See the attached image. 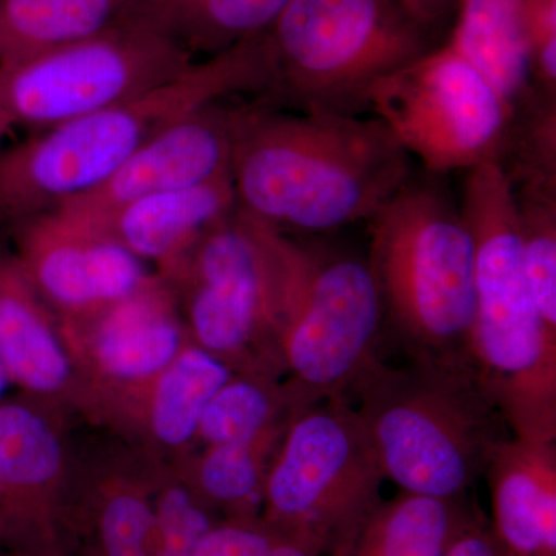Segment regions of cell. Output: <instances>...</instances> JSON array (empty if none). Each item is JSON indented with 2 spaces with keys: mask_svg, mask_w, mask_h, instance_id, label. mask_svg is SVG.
Listing matches in <instances>:
<instances>
[{
  "mask_svg": "<svg viewBox=\"0 0 556 556\" xmlns=\"http://www.w3.org/2000/svg\"><path fill=\"white\" fill-rule=\"evenodd\" d=\"M378 118L273 108L249 98L233 144L237 211L276 232L369 222L412 177Z\"/></svg>",
  "mask_w": 556,
  "mask_h": 556,
  "instance_id": "6da1fadb",
  "label": "cell"
},
{
  "mask_svg": "<svg viewBox=\"0 0 556 556\" xmlns=\"http://www.w3.org/2000/svg\"><path fill=\"white\" fill-rule=\"evenodd\" d=\"M265 35L193 62L179 78L0 148V228L56 211L104 185L142 144L181 116L228 98H260Z\"/></svg>",
  "mask_w": 556,
  "mask_h": 556,
  "instance_id": "7a4b0ae2",
  "label": "cell"
},
{
  "mask_svg": "<svg viewBox=\"0 0 556 556\" xmlns=\"http://www.w3.org/2000/svg\"><path fill=\"white\" fill-rule=\"evenodd\" d=\"M464 219L475 244V372L511 434L556 441V334L530 294L514 185L497 161L467 170Z\"/></svg>",
  "mask_w": 556,
  "mask_h": 556,
  "instance_id": "3957f363",
  "label": "cell"
},
{
  "mask_svg": "<svg viewBox=\"0 0 556 556\" xmlns=\"http://www.w3.org/2000/svg\"><path fill=\"white\" fill-rule=\"evenodd\" d=\"M369 232L383 321L408 358L475 371V244L447 190L412 175Z\"/></svg>",
  "mask_w": 556,
  "mask_h": 556,
  "instance_id": "277c9868",
  "label": "cell"
},
{
  "mask_svg": "<svg viewBox=\"0 0 556 556\" xmlns=\"http://www.w3.org/2000/svg\"><path fill=\"white\" fill-rule=\"evenodd\" d=\"M351 394L386 479L402 492L467 497L511 437L471 369L408 358L379 361Z\"/></svg>",
  "mask_w": 556,
  "mask_h": 556,
  "instance_id": "5b68a950",
  "label": "cell"
},
{
  "mask_svg": "<svg viewBox=\"0 0 556 556\" xmlns=\"http://www.w3.org/2000/svg\"><path fill=\"white\" fill-rule=\"evenodd\" d=\"M428 35L394 0H291L265 35L258 101L362 115L380 79L431 50Z\"/></svg>",
  "mask_w": 556,
  "mask_h": 556,
  "instance_id": "8992f818",
  "label": "cell"
},
{
  "mask_svg": "<svg viewBox=\"0 0 556 556\" xmlns=\"http://www.w3.org/2000/svg\"><path fill=\"white\" fill-rule=\"evenodd\" d=\"M265 228V226H263ZM268 230L276 328L298 412L348 397L379 361L382 303L367 260L302 247Z\"/></svg>",
  "mask_w": 556,
  "mask_h": 556,
  "instance_id": "52a82bcc",
  "label": "cell"
},
{
  "mask_svg": "<svg viewBox=\"0 0 556 556\" xmlns=\"http://www.w3.org/2000/svg\"><path fill=\"white\" fill-rule=\"evenodd\" d=\"M386 475L357 408L325 399L285 431L265 479L266 525L318 556H343L382 503Z\"/></svg>",
  "mask_w": 556,
  "mask_h": 556,
  "instance_id": "ba28073f",
  "label": "cell"
},
{
  "mask_svg": "<svg viewBox=\"0 0 556 556\" xmlns=\"http://www.w3.org/2000/svg\"><path fill=\"white\" fill-rule=\"evenodd\" d=\"M193 62L159 33L118 21L91 38L0 68V101L11 127L36 134L137 100Z\"/></svg>",
  "mask_w": 556,
  "mask_h": 556,
  "instance_id": "9c48e42d",
  "label": "cell"
},
{
  "mask_svg": "<svg viewBox=\"0 0 556 556\" xmlns=\"http://www.w3.org/2000/svg\"><path fill=\"white\" fill-rule=\"evenodd\" d=\"M367 110L433 175L500 161L515 118L500 91L448 43L380 79Z\"/></svg>",
  "mask_w": 556,
  "mask_h": 556,
  "instance_id": "30bf717a",
  "label": "cell"
},
{
  "mask_svg": "<svg viewBox=\"0 0 556 556\" xmlns=\"http://www.w3.org/2000/svg\"><path fill=\"white\" fill-rule=\"evenodd\" d=\"M192 249L189 314L201 345L239 353L263 324L276 328L273 258L262 225L236 208Z\"/></svg>",
  "mask_w": 556,
  "mask_h": 556,
  "instance_id": "8fae6325",
  "label": "cell"
},
{
  "mask_svg": "<svg viewBox=\"0 0 556 556\" xmlns=\"http://www.w3.org/2000/svg\"><path fill=\"white\" fill-rule=\"evenodd\" d=\"M247 101L228 98L211 102L174 121L142 144L104 185L56 211L80 219L97 218L141 197L193 188L230 175Z\"/></svg>",
  "mask_w": 556,
  "mask_h": 556,
  "instance_id": "7c38bea8",
  "label": "cell"
},
{
  "mask_svg": "<svg viewBox=\"0 0 556 556\" xmlns=\"http://www.w3.org/2000/svg\"><path fill=\"white\" fill-rule=\"evenodd\" d=\"M33 280L53 302L80 309L130 298L144 285L138 257L104 232L53 211L11 228Z\"/></svg>",
  "mask_w": 556,
  "mask_h": 556,
  "instance_id": "4fadbf2b",
  "label": "cell"
},
{
  "mask_svg": "<svg viewBox=\"0 0 556 556\" xmlns=\"http://www.w3.org/2000/svg\"><path fill=\"white\" fill-rule=\"evenodd\" d=\"M490 530L508 556H556V441L511 434L486 464Z\"/></svg>",
  "mask_w": 556,
  "mask_h": 556,
  "instance_id": "5bb4252c",
  "label": "cell"
},
{
  "mask_svg": "<svg viewBox=\"0 0 556 556\" xmlns=\"http://www.w3.org/2000/svg\"><path fill=\"white\" fill-rule=\"evenodd\" d=\"M236 208L232 179L226 175L193 188L141 197L101 217L76 219L118 241L135 257L166 260L192 248Z\"/></svg>",
  "mask_w": 556,
  "mask_h": 556,
  "instance_id": "9a60e30c",
  "label": "cell"
},
{
  "mask_svg": "<svg viewBox=\"0 0 556 556\" xmlns=\"http://www.w3.org/2000/svg\"><path fill=\"white\" fill-rule=\"evenodd\" d=\"M291 0H131L119 21L159 33L192 60L217 56L270 30Z\"/></svg>",
  "mask_w": 556,
  "mask_h": 556,
  "instance_id": "2e32d148",
  "label": "cell"
},
{
  "mask_svg": "<svg viewBox=\"0 0 556 556\" xmlns=\"http://www.w3.org/2000/svg\"><path fill=\"white\" fill-rule=\"evenodd\" d=\"M484 521L467 497L399 492L382 501L343 556H444L457 538Z\"/></svg>",
  "mask_w": 556,
  "mask_h": 556,
  "instance_id": "e0dca14e",
  "label": "cell"
},
{
  "mask_svg": "<svg viewBox=\"0 0 556 556\" xmlns=\"http://www.w3.org/2000/svg\"><path fill=\"white\" fill-rule=\"evenodd\" d=\"M526 9L527 0H460L448 42L514 109L532 90Z\"/></svg>",
  "mask_w": 556,
  "mask_h": 556,
  "instance_id": "ac0fdd59",
  "label": "cell"
},
{
  "mask_svg": "<svg viewBox=\"0 0 556 556\" xmlns=\"http://www.w3.org/2000/svg\"><path fill=\"white\" fill-rule=\"evenodd\" d=\"M131 0H0V68L91 38Z\"/></svg>",
  "mask_w": 556,
  "mask_h": 556,
  "instance_id": "d6986e66",
  "label": "cell"
},
{
  "mask_svg": "<svg viewBox=\"0 0 556 556\" xmlns=\"http://www.w3.org/2000/svg\"><path fill=\"white\" fill-rule=\"evenodd\" d=\"M0 358L9 378L33 391L58 390L67 380V357L31 302L22 269L2 252Z\"/></svg>",
  "mask_w": 556,
  "mask_h": 556,
  "instance_id": "ffe728a7",
  "label": "cell"
},
{
  "mask_svg": "<svg viewBox=\"0 0 556 556\" xmlns=\"http://www.w3.org/2000/svg\"><path fill=\"white\" fill-rule=\"evenodd\" d=\"M178 345L179 331L167 303L144 289L115 303L102 318L97 338L102 367L124 379L160 371L169 365Z\"/></svg>",
  "mask_w": 556,
  "mask_h": 556,
  "instance_id": "44dd1931",
  "label": "cell"
},
{
  "mask_svg": "<svg viewBox=\"0 0 556 556\" xmlns=\"http://www.w3.org/2000/svg\"><path fill=\"white\" fill-rule=\"evenodd\" d=\"M230 380L229 368L203 350H189L160 380L153 402L156 437L169 445L185 444L199 430L208 402Z\"/></svg>",
  "mask_w": 556,
  "mask_h": 556,
  "instance_id": "7402d4cb",
  "label": "cell"
},
{
  "mask_svg": "<svg viewBox=\"0 0 556 556\" xmlns=\"http://www.w3.org/2000/svg\"><path fill=\"white\" fill-rule=\"evenodd\" d=\"M61 466L50 427L24 405H0V525L11 500L47 484Z\"/></svg>",
  "mask_w": 556,
  "mask_h": 556,
  "instance_id": "603a6c76",
  "label": "cell"
},
{
  "mask_svg": "<svg viewBox=\"0 0 556 556\" xmlns=\"http://www.w3.org/2000/svg\"><path fill=\"white\" fill-rule=\"evenodd\" d=\"M514 190L527 283L541 320L556 334V182H521Z\"/></svg>",
  "mask_w": 556,
  "mask_h": 556,
  "instance_id": "cb8c5ba5",
  "label": "cell"
},
{
  "mask_svg": "<svg viewBox=\"0 0 556 556\" xmlns=\"http://www.w3.org/2000/svg\"><path fill=\"white\" fill-rule=\"evenodd\" d=\"M274 416L273 396L251 380H229L208 402L199 430L212 445L254 444L265 439Z\"/></svg>",
  "mask_w": 556,
  "mask_h": 556,
  "instance_id": "d4e9b609",
  "label": "cell"
},
{
  "mask_svg": "<svg viewBox=\"0 0 556 556\" xmlns=\"http://www.w3.org/2000/svg\"><path fill=\"white\" fill-rule=\"evenodd\" d=\"M262 441L212 445L201 466L200 482L204 495L212 503L237 510L236 519L251 518L248 511L263 501L265 482H262L257 453Z\"/></svg>",
  "mask_w": 556,
  "mask_h": 556,
  "instance_id": "484cf974",
  "label": "cell"
},
{
  "mask_svg": "<svg viewBox=\"0 0 556 556\" xmlns=\"http://www.w3.org/2000/svg\"><path fill=\"white\" fill-rule=\"evenodd\" d=\"M102 556H161L153 508L131 493L112 496L98 518Z\"/></svg>",
  "mask_w": 556,
  "mask_h": 556,
  "instance_id": "4316f807",
  "label": "cell"
},
{
  "mask_svg": "<svg viewBox=\"0 0 556 556\" xmlns=\"http://www.w3.org/2000/svg\"><path fill=\"white\" fill-rule=\"evenodd\" d=\"M526 43L530 84L556 98V0H527Z\"/></svg>",
  "mask_w": 556,
  "mask_h": 556,
  "instance_id": "83f0119b",
  "label": "cell"
},
{
  "mask_svg": "<svg viewBox=\"0 0 556 556\" xmlns=\"http://www.w3.org/2000/svg\"><path fill=\"white\" fill-rule=\"evenodd\" d=\"M276 538L265 521L230 519L211 529L192 556H270Z\"/></svg>",
  "mask_w": 556,
  "mask_h": 556,
  "instance_id": "f1b7e54d",
  "label": "cell"
},
{
  "mask_svg": "<svg viewBox=\"0 0 556 556\" xmlns=\"http://www.w3.org/2000/svg\"><path fill=\"white\" fill-rule=\"evenodd\" d=\"M444 556H508L484 521L463 533Z\"/></svg>",
  "mask_w": 556,
  "mask_h": 556,
  "instance_id": "f546056e",
  "label": "cell"
},
{
  "mask_svg": "<svg viewBox=\"0 0 556 556\" xmlns=\"http://www.w3.org/2000/svg\"><path fill=\"white\" fill-rule=\"evenodd\" d=\"M419 27L430 33L447 17L456 0H394Z\"/></svg>",
  "mask_w": 556,
  "mask_h": 556,
  "instance_id": "4dcf8cb0",
  "label": "cell"
},
{
  "mask_svg": "<svg viewBox=\"0 0 556 556\" xmlns=\"http://www.w3.org/2000/svg\"><path fill=\"white\" fill-rule=\"evenodd\" d=\"M11 129H13V127H11L9 116H7L2 101H0V148H2L3 138H5V135L9 134Z\"/></svg>",
  "mask_w": 556,
  "mask_h": 556,
  "instance_id": "1f68e13d",
  "label": "cell"
},
{
  "mask_svg": "<svg viewBox=\"0 0 556 556\" xmlns=\"http://www.w3.org/2000/svg\"><path fill=\"white\" fill-rule=\"evenodd\" d=\"M9 372H7V369L2 364V358H0V399H2L3 393H5L7 386H9Z\"/></svg>",
  "mask_w": 556,
  "mask_h": 556,
  "instance_id": "d6a6232c",
  "label": "cell"
}]
</instances>
